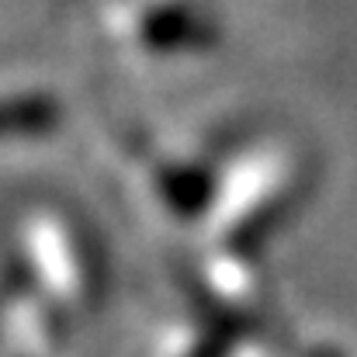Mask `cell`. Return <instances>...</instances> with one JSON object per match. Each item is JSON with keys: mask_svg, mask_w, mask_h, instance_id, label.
Returning <instances> with one entry per match:
<instances>
[{"mask_svg": "<svg viewBox=\"0 0 357 357\" xmlns=\"http://www.w3.org/2000/svg\"><path fill=\"white\" fill-rule=\"evenodd\" d=\"M215 24L188 0H163L142 10L139 38L153 52H191L215 42Z\"/></svg>", "mask_w": 357, "mask_h": 357, "instance_id": "cell-1", "label": "cell"}, {"mask_svg": "<svg viewBox=\"0 0 357 357\" xmlns=\"http://www.w3.org/2000/svg\"><path fill=\"white\" fill-rule=\"evenodd\" d=\"M56 119H59V108H56L52 98H42V94L0 98V139L52 132Z\"/></svg>", "mask_w": 357, "mask_h": 357, "instance_id": "cell-2", "label": "cell"}, {"mask_svg": "<svg viewBox=\"0 0 357 357\" xmlns=\"http://www.w3.org/2000/svg\"><path fill=\"white\" fill-rule=\"evenodd\" d=\"M160 195L167 198L170 208H177V215H195L205 198H208V177L195 167V163H174L160 174Z\"/></svg>", "mask_w": 357, "mask_h": 357, "instance_id": "cell-3", "label": "cell"}]
</instances>
